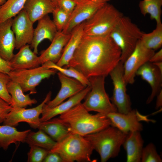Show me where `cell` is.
I'll return each mask as SVG.
<instances>
[{
    "label": "cell",
    "instance_id": "11",
    "mask_svg": "<svg viewBox=\"0 0 162 162\" xmlns=\"http://www.w3.org/2000/svg\"><path fill=\"white\" fill-rule=\"evenodd\" d=\"M154 52V50L144 47L140 40L138 41L134 50L123 63L124 78L127 85L134 82L138 70L149 61Z\"/></svg>",
    "mask_w": 162,
    "mask_h": 162
},
{
    "label": "cell",
    "instance_id": "41",
    "mask_svg": "<svg viewBox=\"0 0 162 162\" xmlns=\"http://www.w3.org/2000/svg\"><path fill=\"white\" fill-rule=\"evenodd\" d=\"M152 63L162 62V49L161 48L158 52L154 53L149 61Z\"/></svg>",
    "mask_w": 162,
    "mask_h": 162
},
{
    "label": "cell",
    "instance_id": "3",
    "mask_svg": "<svg viewBox=\"0 0 162 162\" xmlns=\"http://www.w3.org/2000/svg\"><path fill=\"white\" fill-rule=\"evenodd\" d=\"M127 134L110 125L84 136L99 154L100 161L106 162L118 155Z\"/></svg>",
    "mask_w": 162,
    "mask_h": 162
},
{
    "label": "cell",
    "instance_id": "38",
    "mask_svg": "<svg viewBox=\"0 0 162 162\" xmlns=\"http://www.w3.org/2000/svg\"><path fill=\"white\" fill-rule=\"evenodd\" d=\"M13 108L10 104L0 97V124L3 122Z\"/></svg>",
    "mask_w": 162,
    "mask_h": 162
},
{
    "label": "cell",
    "instance_id": "37",
    "mask_svg": "<svg viewBox=\"0 0 162 162\" xmlns=\"http://www.w3.org/2000/svg\"><path fill=\"white\" fill-rule=\"evenodd\" d=\"M76 5V3L72 0H58L56 7H59L70 15Z\"/></svg>",
    "mask_w": 162,
    "mask_h": 162
},
{
    "label": "cell",
    "instance_id": "31",
    "mask_svg": "<svg viewBox=\"0 0 162 162\" xmlns=\"http://www.w3.org/2000/svg\"><path fill=\"white\" fill-rule=\"evenodd\" d=\"M27 0H7L0 8V23L16 16L23 8Z\"/></svg>",
    "mask_w": 162,
    "mask_h": 162
},
{
    "label": "cell",
    "instance_id": "6",
    "mask_svg": "<svg viewBox=\"0 0 162 162\" xmlns=\"http://www.w3.org/2000/svg\"><path fill=\"white\" fill-rule=\"evenodd\" d=\"M143 33L128 17L123 16L118 21L110 36L121 49L120 61L123 64L134 50Z\"/></svg>",
    "mask_w": 162,
    "mask_h": 162
},
{
    "label": "cell",
    "instance_id": "45",
    "mask_svg": "<svg viewBox=\"0 0 162 162\" xmlns=\"http://www.w3.org/2000/svg\"><path fill=\"white\" fill-rule=\"evenodd\" d=\"M6 0H0V6L3 5L6 2Z\"/></svg>",
    "mask_w": 162,
    "mask_h": 162
},
{
    "label": "cell",
    "instance_id": "20",
    "mask_svg": "<svg viewBox=\"0 0 162 162\" xmlns=\"http://www.w3.org/2000/svg\"><path fill=\"white\" fill-rule=\"evenodd\" d=\"M91 89V86H88L83 90L70 97L66 101L51 108H43L40 122L48 121L53 117L67 111L81 103Z\"/></svg>",
    "mask_w": 162,
    "mask_h": 162
},
{
    "label": "cell",
    "instance_id": "7",
    "mask_svg": "<svg viewBox=\"0 0 162 162\" xmlns=\"http://www.w3.org/2000/svg\"><path fill=\"white\" fill-rule=\"evenodd\" d=\"M106 76H99L88 78L91 89L85 98L82 105L88 112L95 111L105 115L117 112L115 105L111 102L104 86Z\"/></svg>",
    "mask_w": 162,
    "mask_h": 162
},
{
    "label": "cell",
    "instance_id": "47",
    "mask_svg": "<svg viewBox=\"0 0 162 162\" xmlns=\"http://www.w3.org/2000/svg\"><path fill=\"white\" fill-rule=\"evenodd\" d=\"M0 7H1V6H0Z\"/></svg>",
    "mask_w": 162,
    "mask_h": 162
},
{
    "label": "cell",
    "instance_id": "34",
    "mask_svg": "<svg viewBox=\"0 0 162 162\" xmlns=\"http://www.w3.org/2000/svg\"><path fill=\"white\" fill-rule=\"evenodd\" d=\"M162 159L158 153L154 145L152 143L148 144L142 150L141 162H161Z\"/></svg>",
    "mask_w": 162,
    "mask_h": 162
},
{
    "label": "cell",
    "instance_id": "8",
    "mask_svg": "<svg viewBox=\"0 0 162 162\" xmlns=\"http://www.w3.org/2000/svg\"><path fill=\"white\" fill-rule=\"evenodd\" d=\"M57 70L48 68L44 64L29 69L11 70L8 74L10 80L18 83L24 92L36 93V87L44 79L55 74Z\"/></svg>",
    "mask_w": 162,
    "mask_h": 162
},
{
    "label": "cell",
    "instance_id": "27",
    "mask_svg": "<svg viewBox=\"0 0 162 162\" xmlns=\"http://www.w3.org/2000/svg\"><path fill=\"white\" fill-rule=\"evenodd\" d=\"M37 128L48 134L56 142L62 140L70 133L64 125L55 118L40 122Z\"/></svg>",
    "mask_w": 162,
    "mask_h": 162
},
{
    "label": "cell",
    "instance_id": "17",
    "mask_svg": "<svg viewBox=\"0 0 162 162\" xmlns=\"http://www.w3.org/2000/svg\"><path fill=\"white\" fill-rule=\"evenodd\" d=\"M70 36L71 33L66 34L62 31H58L50 46L41 52L38 56L40 65L48 61L56 64L60 58L63 49Z\"/></svg>",
    "mask_w": 162,
    "mask_h": 162
},
{
    "label": "cell",
    "instance_id": "25",
    "mask_svg": "<svg viewBox=\"0 0 162 162\" xmlns=\"http://www.w3.org/2000/svg\"><path fill=\"white\" fill-rule=\"evenodd\" d=\"M30 129L20 131L14 127L8 125H0V148L6 150L12 143L25 142Z\"/></svg>",
    "mask_w": 162,
    "mask_h": 162
},
{
    "label": "cell",
    "instance_id": "29",
    "mask_svg": "<svg viewBox=\"0 0 162 162\" xmlns=\"http://www.w3.org/2000/svg\"><path fill=\"white\" fill-rule=\"evenodd\" d=\"M162 0H142L139 6L141 14L144 16L147 14L151 18L154 20L156 24L161 23Z\"/></svg>",
    "mask_w": 162,
    "mask_h": 162
},
{
    "label": "cell",
    "instance_id": "36",
    "mask_svg": "<svg viewBox=\"0 0 162 162\" xmlns=\"http://www.w3.org/2000/svg\"><path fill=\"white\" fill-rule=\"evenodd\" d=\"M10 80L8 74L0 72V97L11 105V96L7 88V85Z\"/></svg>",
    "mask_w": 162,
    "mask_h": 162
},
{
    "label": "cell",
    "instance_id": "44",
    "mask_svg": "<svg viewBox=\"0 0 162 162\" xmlns=\"http://www.w3.org/2000/svg\"><path fill=\"white\" fill-rule=\"evenodd\" d=\"M74 2H75L76 4H78L81 2H82L86 0H72Z\"/></svg>",
    "mask_w": 162,
    "mask_h": 162
},
{
    "label": "cell",
    "instance_id": "39",
    "mask_svg": "<svg viewBox=\"0 0 162 162\" xmlns=\"http://www.w3.org/2000/svg\"><path fill=\"white\" fill-rule=\"evenodd\" d=\"M43 162H64L60 155L57 153L49 152L46 155Z\"/></svg>",
    "mask_w": 162,
    "mask_h": 162
},
{
    "label": "cell",
    "instance_id": "2",
    "mask_svg": "<svg viewBox=\"0 0 162 162\" xmlns=\"http://www.w3.org/2000/svg\"><path fill=\"white\" fill-rule=\"evenodd\" d=\"M81 103L55 119L64 125L70 132L82 136L102 130L111 125L105 115L90 114Z\"/></svg>",
    "mask_w": 162,
    "mask_h": 162
},
{
    "label": "cell",
    "instance_id": "16",
    "mask_svg": "<svg viewBox=\"0 0 162 162\" xmlns=\"http://www.w3.org/2000/svg\"><path fill=\"white\" fill-rule=\"evenodd\" d=\"M136 75L140 76L150 85L152 92L146 103L149 104L162 90V73L153 63L148 62L137 70Z\"/></svg>",
    "mask_w": 162,
    "mask_h": 162
},
{
    "label": "cell",
    "instance_id": "14",
    "mask_svg": "<svg viewBox=\"0 0 162 162\" xmlns=\"http://www.w3.org/2000/svg\"><path fill=\"white\" fill-rule=\"evenodd\" d=\"M13 19L11 29L15 38V49L31 44L32 42L34 29L33 23L24 10H22Z\"/></svg>",
    "mask_w": 162,
    "mask_h": 162
},
{
    "label": "cell",
    "instance_id": "1",
    "mask_svg": "<svg viewBox=\"0 0 162 162\" xmlns=\"http://www.w3.org/2000/svg\"><path fill=\"white\" fill-rule=\"evenodd\" d=\"M121 51L110 35H83L73 57L65 68L73 67L87 78L106 76L120 61Z\"/></svg>",
    "mask_w": 162,
    "mask_h": 162
},
{
    "label": "cell",
    "instance_id": "23",
    "mask_svg": "<svg viewBox=\"0 0 162 162\" xmlns=\"http://www.w3.org/2000/svg\"><path fill=\"white\" fill-rule=\"evenodd\" d=\"M85 22L76 26L71 32L70 38L63 49L61 58L56 64L58 66L64 67L68 64L83 36Z\"/></svg>",
    "mask_w": 162,
    "mask_h": 162
},
{
    "label": "cell",
    "instance_id": "24",
    "mask_svg": "<svg viewBox=\"0 0 162 162\" xmlns=\"http://www.w3.org/2000/svg\"><path fill=\"white\" fill-rule=\"evenodd\" d=\"M56 6L51 0H27L23 9L34 23L52 13Z\"/></svg>",
    "mask_w": 162,
    "mask_h": 162
},
{
    "label": "cell",
    "instance_id": "46",
    "mask_svg": "<svg viewBox=\"0 0 162 162\" xmlns=\"http://www.w3.org/2000/svg\"><path fill=\"white\" fill-rule=\"evenodd\" d=\"M51 0L54 3V4H55L56 6L58 0Z\"/></svg>",
    "mask_w": 162,
    "mask_h": 162
},
{
    "label": "cell",
    "instance_id": "35",
    "mask_svg": "<svg viewBox=\"0 0 162 162\" xmlns=\"http://www.w3.org/2000/svg\"><path fill=\"white\" fill-rule=\"evenodd\" d=\"M28 153L27 161L41 162L48 153L49 151L44 148L36 146L30 147Z\"/></svg>",
    "mask_w": 162,
    "mask_h": 162
},
{
    "label": "cell",
    "instance_id": "32",
    "mask_svg": "<svg viewBox=\"0 0 162 162\" xmlns=\"http://www.w3.org/2000/svg\"><path fill=\"white\" fill-rule=\"evenodd\" d=\"M43 64L48 68H54L68 77L77 80L86 87L88 86H90V83L88 79L80 71L73 67L67 68L61 67L51 61L46 62Z\"/></svg>",
    "mask_w": 162,
    "mask_h": 162
},
{
    "label": "cell",
    "instance_id": "26",
    "mask_svg": "<svg viewBox=\"0 0 162 162\" xmlns=\"http://www.w3.org/2000/svg\"><path fill=\"white\" fill-rule=\"evenodd\" d=\"M7 88L11 96V106L14 108L25 107L37 102L35 99L30 98L29 94H24L21 87L16 82L10 80L7 85Z\"/></svg>",
    "mask_w": 162,
    "mask_h": 162
},
{
    "label": "cell",
    "instance_id": "9",
    "mask_svg": "<svg viewBox=\"0 0 162 162\" xmlns=\"http://www.w3.org/2000/svg\"><path fill=\"white\" fill-rule=\"evenodd\" d=\"M113 85L112 102L117 112L127 113L131 110V103L127 93V85L124 78L123 64L120 61L109 74Z\"/></svg>",
    "mask_w": 162,
    "mask_h": 162
},
{
    "label": "cell",
    "instance_id": "43",
    "mask_svg": "<svg viewBox=\"0 0 162 162\" xmlns=\"http://www.w3.org/2000/svg\"><path fill=\"white\" fill-rule=\"evenodd\" d=\"M152 63L155 65L162 73V62Z\"/></svg>",
    "mask_w": 162,
    "mask_h": 162
},
{
    "label": "cell",
    "instance_id": "33",
    "mask_svg": "<svg viewBox=\"0 0 162 162\" xmlns=\"http://www.w3.org/2000/svg\"><path fill=\"white\" fill-rule=\"evenodd\" d=\"M53 21L58 32L62 31L68 23L70 15L58 7L52 13Z\"/></svg>",
    "mask_w": 162,
    "mask_h": 162
},
{
    "label": "cell",
    "instance_id": "21",
    "mask_svg": "<svg viewBox=\"0 0 162 162\" xmlns=\"http://www.w3.org/2000/svg\"><path fill=\"white\" fill-rule=\"evenodd\" d=\"M30 46L29 44H26L14 54L9 61L12 70L31 69L40 66L39 57L31 50Z\"/></svg>",
    "mask_w": 162,
    "mask_h": 162
},
{
    "label": "cell",
    "instance_id": "4",
    "mask_svg": "<svg viewBox=\"0 0 162 162\" xmlns=\"http://www.w3.org/2000/svg\"><path fill=\"white\" fill-rule=\"evenodd\" d=\"M94 150L84 136L70 132L49 151L58 154L64 162H93L95 161L91 159Z\"/></svg>",
    "mask_w": 162,
    "mask_h": 162
},
{
    "label": "cell",
    "instance_id": "19",
    "mask_svg": "<svg viewBox=\"0 0 162 162\" xmlns=\"http://www.w3.org/2000/svg\"><path fill=\"white\" fill-rule=\"evenodd\" d=\"M13 18L0 23V56L9 61L15 48V38L11 29Z\"/></svg>",
    "mask_w": 162,
    "mask_h": 162
},
{
    "label": "cell",
    "instance_id": "5",
    "mask_svg": "<svg viewBox=\"0 0 162 162\" xmlns=\"http://www.w3.org/2000/svg\"><path fill=\"white\" fill-rule=\"evenodd\" d=\"M123 14L108 2L85 21L83 35L90 36L110 35Z\"/></svg>",
    "mask_w": 162,
    "mask_h": 162
},
{
    "label": "cell",
    "instance_id": "40",
    "mask_svg": "<svg viewBox=\"0 0 162 162\" xmlns=\"http://www.w3.org/2000/svg\"><path fill=\"white\" fill-rule=\"evenodd\" d=\"M12 70L10 61L4 59L0 56V72L8 74Z\"/></svg>",
    "mask_w": 162,
    "mask_h": 162
},
{
    "label": "cell",
    "instance_id": "22",
    "mask_svg": "<svg viewBox=\"0 0 162 162\" xmlns=\"http://www.w3.org/2000/svg\"><path fill=\"white\" fill-rule=\"evenodd\" d=\"M144 141L140 131L128 134L122 145L126 152L127 162H140Z\"/></svg>",
    "mask_w": 162,
    "mask_h": 162
},
{
    "label": "cell",
    "instance_id": "30",
    "mask_svg": "<svg viewBox=\"0 0 162 162\" xmlns=\"http://www.w3.org/2000/svg\"><path fill=\"white\" fill-rule=\"evenodd\" d=\"M146 48L154 50L160 48L162 45V24H156V28L152 32L143 33L140 40Z\"/></svg>",
    "mask_w": 162,
    "mask_h": 162
},
{
    "label": "cell",
    "instance_id": "12",
    "mask_svg": "<svg viewBox=\"0 0 162 162\" xmlns=\"http://www.w3.org/2000/svg\"><path fill=\"white\" fill-rule=\"evenodd\" d=\"M106 115L110 121L111 126L126 134L133 131L140 132L143 129L141 121H152L146 116L140 114L136 110H132L127 113L117 112L110 113Z\"/></svg>",
    "mask_w": 162,
    "mask_h": 162
},
{
    "label": "cell",
    "instance_id": "18",
    "mask_svg": "<svg viewBox=\"0 0 162 162\" xmlns=\"http://www.w3.org/2000/svg\"><path fill=\"white\" fill-rule=\"evenodd\" d=\"M38 23L34 29L32 42L30 44L34 49L33 52L38 54V47L44 40L48 39L51 42L53 40L58 31L53 21L47 15L38 20Z\"/></svg>",
    "mask_w": 162,
    "mask_h": 162
},
{
    "label": "cell",
    "instance_id": "10",
    "mask_svg": "<svg viewBox=\"0 0 162 162\" xmlns=\"http://www.w3.org/2000/svg\"><path fill=\"white\" fill-rule=\"evenodd\" d=\"M51 95L52 92L50 91L40 104L32 108L13 107L3 122V125L14 127L17 126L20 122H25L32 128H37L40 122L39 116L42 113L44 106L50 100Z\"/></svg>",
    "mask_w": 162,
    "mask_h": 162
},
{
    "label": "cell",
    "instance_id": "13",
    "mask_svg": "<svg viewBox=\"0 0 162 162\" xmlns=\"http://www.w3.org/2000/svg\"><path fill=\"white\" fill-rule=\"evenodd\" d=\"M110 0H86L77 4L69 20L62 31L70 34L77 25L89 19L102 6Z\"/></svg>",
    "mask_w": 162,
    "mask_h": 162
},
{
    "label": "cell",
    "instance_id": "15",
    "mask_svg": "<svg viewBox=\"0 0 162 162\" xmlns=\"http://www.w3.org/2000/svg\"><path fill=\"white\" fill-rule=\"evenodd\" d=\"M57 74L61 84V88L55 98L44 105V108H51L57 106L86 87L74 79L68 77L59 72L57 73Z\"/></svg>",
    "mask_w": 162,
    "mask_h": 162
},
{
    "label": "cell",
    "instance_id": "42",
    "mask_svg": "<svg viewBox=\"0 0 162 162\" xmlns=\"http://www.w3.org/2000/svg\"><path fill=\"white\" fill-rule=\"evenodd\" d=\"M156 108L158 109L162 106V90L157 95Z\"/></svg>",
    "mask_w": 162,
    "mask_h": 162
},
{
    "label": "cell",
    "instance_id": "28",
    "mask_svg": "<svg viewBox=\"0 0 162 162\" xmlns=\"http://www.w3.org/2000/svg\"><path fill=\"white\" fill-rule=\"evenodd\" d=\"M25 142L30 147L36 146L50 150L55 146L56 142L42 130L36 132L30 131L26 137Z\"/></svg>",
    "mask_w": 162,
    "mask_h": 162
}]
</instances>
